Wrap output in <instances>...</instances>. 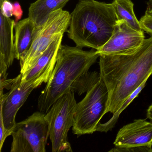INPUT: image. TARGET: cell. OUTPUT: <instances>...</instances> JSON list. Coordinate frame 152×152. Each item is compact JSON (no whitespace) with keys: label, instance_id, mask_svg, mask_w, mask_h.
Segmentation results:
<instances>
[{"label":"cell","instance_id":"obj_1","mask_svg":"<svg viewBox=\"0 0 152 152\" xmlns=\"http://www.w3.org/2000/svg\"><path fill=\"white\" fill-rule=\"evenodd\" d=\"M99 57V73L108 92L105 114H114L152 74V36L132 52Z\"/></svg>","mask_w":152,"mask_h":152},{"label":"cell","instance_id":"obj_2","mask_svg":"<svg viewBox=\"0 0 152 152\" xmlns=\"http://www.w3.org/2000/svg\"><path fill=\"white\" fill-rule=\"evenodd\" d=\"M118 21L112 3L80 0L71 14L67 35L76 47L97 50L109 39Z\"/></svg>","mask_w":152,"mask_h":152},{"label":"cell","instance_id":"obj_3","mask_svg":"<svg viewBox=\"0 0 152 152\" xmlns=\"http://www.w3.org/2000/svg\"><path fill=\"white\" fill-rule=\"evenodd\" d=\"M99 56L96 50L85 51L79 47L61 44L54 70L38 99L40 112L47 113L59 98L70 92L74 82L88 72Z\"/></svg>","mask_w":152,"mask_h":152},{"label":"cell","instance_id":"obj_4","mask_svg":"<svg viewBox=\"0 0 152 152\" xmlns=\"http://www.w3.org/2000/svg\"><path fill=\"white\" fill-rule=\"evenodd\" d=\"M108 100V90L100 77L82 100L76 104L72 127L74 134L80 136L96 131L98 124L105 114Z\"/></svg>","mask_w":152,"mask_h":152},{"label":"cell","instance_id":"obj_5","mask_svg":"<svg viewBox=\"0 0 152 152\" xmlns=\"http://www.w3.org/2000/svg\"><path fill=\"white\" fill-rule=\"evenodd\" d=\"M76 104L75 92L70 91L59 98L46 113L53 152H72L68 132L74 124Z\"/></svg>","mask_w":152,"mask_h":152},{"label":"cell","instance_id":"obj_6","mask_svg":"<svg viewBox=\"0 0 152 152\" xmlns=\"http://www.w3.org/2000/svg\"><path fill=\"white\" fill-rule=\"evenodd\" d=\"M56 65V64H55ZM51 66L41 75L35 80L29 82L22 81V74L12 79L10 91L6 94L0 93L1 112L3 123L10 135L17 123L15 117L18 110L25 103L31 92L43 83H47L55 67Z\"/></svg>","mask_w":152,"mask_h":152},{"label":"cell","instance_id":"obj_7","mask_svg":"<svg viewBox=\"0 0 152 152\" xmlns=\"http://www.w3.org/2000/svg\"><path fill=\"white\" fill-rule=\"evenodd\" d=\"M45 114L34 113L16 123L12 133L11 152H45L49 137V125Z\"/></svg>","mask_w":152,"mask_h":152},{"label":"cell","instance_id":"obj_8","mask_svg":"<svg viewBox=\"0 0 152 152\" xmlns=\"http://www.w3.org/2000/svg\"><path fill=\"white\" fill-rule=\"evenodd\" d=\"M70 20L71 14L66 10L60 9L50 14L37 33L26 56L20 60V74H23L33 66L58 34L67 32Z\"/></svg>","mask_w":152,"mask_h":152},{"label":"cell","instance_id":"obj_9","mask_svg":"<svg viewBox=\"0 0 152 152\" xmlns=\"http://www.w3.org/2000/svg\"><path fill=\"white\" fill-rule=\"evenodd\" d=\"M145 39L143 31H137L125 21L118 20L109 39L96 52L99 55L127 54L139 48Z\"/></svg>","mask_w":152,"mask_h":152},{"label":"cell","instance_id":"obj_10","mask_svg":"<svg viewBox=\"0 0 152 152\" xmlns=\"http://www.w3.org/2000/svg\"><path fill=\"white\" fill-rule=\"evenodd\" d=\"M152 144V122L135 120L120 129L114 145L116 147L140 146Z\"/></svg>","mask_w":152,"mask_h":152},{"label":"cell","instance_id":"obj_11","mask_svg":"<svg viewBox=\"0 0 152 152\" xmlns=\"http://www.w3.org/2000/svg\"><path fill=\"white\" fill-rule=\"evenodd\" d=\"M0 78L1 83L7 80L8 69L15 58L14 28L15 21L0 15Z\"/></svg>","mask_w":152,"mask_h":152},{"label":"cell","instance_id":"obj_12","mask_svg":"<svg viewBox=\"0 0 152 152\" xmlns=\"http://www.w3.org/2000/svg\"><path fill=\"white\" fill-rule=\"evenodd\" d=\"M64 34V33L58 34L48 48L38 58L33 66L26 72L22 75L23 82L35 80L51 66L56 64L58 52L62 44Z\"/></svg>","mask_w":152,"mask_h":152},{"label":"cell","instance_id":"obj_13","mask_svg":"<svg viewBox=\"0 0 152 152\" xmlns=\"http://www.w3.org/2000/svg\"><path fill=\"white\" fill-rule=\"evenodd\" d=\"M15 58L21 60L31 48L39 30L29 17L16 23L15 26Z\"/></svg>","mask_w":152,"mask_h":152},{"label":"cell","instance_id":"obj_14","mask_svg":"<svg viewBox=\"0 0 152 152\" xmlns=\"http://www.w3.org/2000/svg\"><path fill=\"white\" fill-rule=\"evenodd\" d=\"M69 0H37L29 8L28 17L39 31L52 12L62 9Z\"/></svg>","mask_w":152,"mask_h":152},{"label":"cell","instance_id":"obj_15","mask_svg":"<svg viewBox=\"0 0 152 152\" xmlns=\"http://www.w3.org/2000/svg\"><path fill=\"white\" fill-rule=\"evenodd\" d=\"M118 20L125 21L131 27L140 31H143L133 10L134 4L131 0H114L112 3Z\"/></svg>","mask_w":152,"mask_h":152},{"label":"cell","instance_id":"obj_16","mask_svg":"<svg viewBox=\"0 0 152 152\" xmlns=\"http://www.w3.org/2000/svg\"><path fill=\"white\" fill-rule=\"evenodd\" d=\"M99 73L88 72L80 75L72 84L71 91L81 95L90 90L100 79Z\"/></svg>","mask_w":152,"mask_h":152},{"label":"cell","instance_id":"obj_17","mask_svg":"<svg viewBox=\"0 0 152 152\" xmlns=\"http://www.w3.org/2000/svg\"><path fill=\"white\" fill-rule=\"evenodd\" d=\"M145 81L128 98L124 101V103L121 106L119 109L113 114L112 118L108 120L107 122L104 124H101L100 122L98 124L97 126L96 131L100 132H107L111 131L115 126L118 118L122 112L129 105V104L132 103V101L138 96L139 94L140 93L142 90L145 88L146 85L147 81Z\"/></svg>","mask_w":152,"mask_h":152},{"label":"cell","instance_id":"obj_18","mask_svg":"<svg viewBox=\"0 0 152 152\" xmlns=\"http://www.w3.org/2000/svg\"><path fill=\"white\" fill-rule=\"evenodd\" d=\"M112 152H152V145H148L140 146L126 147H116L112 148L109 151Z\"/></svg>","mask_w":152,"mask_h":152},{"label":"cell","instance_id":"obj_19","mask_svg":"<svg viewBox=\"0 0 152 152\" xmlns=\"http://www.w3.org/2000/svg\"><path fill=\"white\" fill-rule=\"evenodd\" d=\"M141 29L152 36V15L145 13L139 21Z\"/></svg>","mask_w":152,"mask_h":152},{"label":"cell","instance_id":"obj_20","mask_svg":"<svg viewBox=\"0 0 152 152\" xmlns=\"http://www.w3.org/2000/svg\"><path fill=\"white\" fill-rule=\"evenodd\" d=\"M1 14L8 18L13 15V4L10 0H0Z\"/></svg>","mask_w":152,"mask_h":152},{"label":"cell","instance_id":"obj_21","mask_svg":"<svg viewBox=\"0 0 152 152\" xmlns=\"http://www.w3.org/2000/svg\"><path fill=\"white\" fill-rule=\"evenodd\" d=\"M0 151H1L5 140L10 134L7 131L3 123V118L1 114L0 113Z\"/></svg>","mask_w":152,"mask_h":152},{"label":"cell","instance_id":"obj_22","mask_svg":"<svg viewBox=\"0 0 152 152\" xmlns=\"http://www.w3.org/2000/svg\"><path fill=\"white\" fill-rule=\"evenodd\" d=\"M13 15L15 18V22L17 23L22 18L23 15V10L19 2L15 1L13 4Z\"/></svg>","mask_w":152,"mask_h":152},{"label":"cell","instance_id":"obj_23","mask_svg":"<svg viewBox=\"0 0 152 152\" xmlns=\"http://www.w3.org/2000/svg\"><path fill=\"white\" fill-rule=\"evenodd\" d=\"M146 116L148 119L152 122V104L149 106L147 110Z\"/></svg>","mask_w":152,"mask_h":152},{"label":"cell","instance_id":"obj_24","mask_svg":"<svg viewBox=\"0 0 152 152\" xmlns=\"http://www.w3.org/2000/svg\"><path fill=\"white\" fill-rule=\"evenodd\" d=\"M145 13L152 15V0L148 2V6L147 10H146Z\"/></svg>","mask_w":152,"mask_h":152},{"label":"cell","instance_id":"obj_25","mask_svg":"<svg viewBox=\"0 0 152 152\" xmlns=\"http://www.w3.org/2000/svg\"></svg>","mask_w":152,"mask_h":152}]
</instances>
